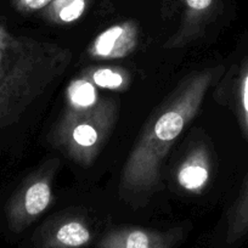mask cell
<instances>
[{
  "label": "cell",
  "mask_w": 248,
  "mask_h": 248,
  "mask_svg": "<svg viewBox=\"0 0 248 248\" xmlns=\"http://www.w3.org/2000/svg\"><path fill=\"white\" fill-rule=\"evenodd\" d=\"M72 51L54 43L22 37L0 70V130L10 127L70 67Z\"/></svg>",
  "instance_id": "7a4b0ae2"
},
{
  "label": "cell",
  "mask_w": 248,
  "mask_h": 248,
  "mask_svg": "<svg viewBox=\"0 0 248 248\" xmlns=\"http://www.w3.org/2000/svg\"><path fill=\"white\" fill-rule=\"evenodd\" d=\"M82 75L85 76L95 87L113 92L127 90L132 82L129 72L117 66H94L83 71Z\"/></svg>",
  "instance_id": "7c38bea8"
},
{
  "label": "cell",
  "mask_w": 248,
  "mask_h": 248,
  "mask_svg": "<svg viewBox=\"0 0 248 248\" xmlns=\"http://www.w3.org/2000/svg\"><path fill=\"white\" fill-rule=\"evenodd\" d=\"M54 0H11L14 10L17 13L28 15V14L42 13Z\"/></svg>",
  "instance_id": "2e32d148"
},
{
  "label": "cell",
  "mask_w": 248,
  "mask_h": 248,
  "mask_svg": "<svg viewBox=\"0 0 248 248\" xmlns=\"http://www.w3.org/2000/svg\"><path fill=\"white\" fill-rule=\"evenodd\" d=\"M248 236V178L240 196L231 207L226 220L225 242L233 246Z\"/></svg>",
  "instance_id": "30bf717a"
},
{
  "label": "cell",
  "mask_w": 248,
  "mask_h": 248,
  "mask_svg": "<svg viewBox=\"0 0 248 248\" xmlns=\"http://www.w3.org/2000/svg\"><path fill=\"white\" fill-rule=\"evenodd\" d=\"M212 159L208 147L199 144L192 147L179 166L178 184L184 190L199 194L206 187L211 178Z\"/></svg>",
  "instance_id": "9c48e42d"
},
{
  "label": "cell",
  "mask_w": 248,
  "mask_h": 248,
  "mask_svg": "<svg viewBox=\"0 0 248 248\" xmlns=\"http://www.w3.org/2000/svg\"><path fill=\"white\" fill-rule=\"evenodd\" d=\"M139 27L134 21H123L109 26L94 38L88 46V55L95 60L128 57L137 49Z\"/></svg>",
  "instance_id": "8992f818"
},
{
  "label": "cell",
  "mask_w": 248,
  "mask_h": 248,
  "mask_svg": "<svg viewBox=\"0 0 248 248\" xmlns=\"http://www.w3.org/2000/svg\"><path fill=\"white\" fill-rule=\"evenodd\" d=\"M185 5L183 22L175 34L164 44L167 49L183 47L196 39L211 18L216 0H183Z\"/></svg>",
  "instance_id": "ba28073f"
},
{
  "label": "cell",
  "mask_w": 248,
  "mask_h": 248,
  "mask_svg": "<svg viewBox=\"0 0 248 248\" xmlns=\"http://www.w3.org/2000/svg\"><path fill=\"white\" fill-rule=\"evenodd\" d=\"M180 233L139 226H121L102 236L97 248H173Z\"/></svg>",
  "instance_id": "52a82bcc"
},
{
  "label": "cell",
  "mask_w": 248,
  "mask_h": 248,
  "mask_svg": "<svg viewBox=\"0 0 248 248\" xmlns=\"http://www.w3.org/2000/svg\"><path fill=\"white\" fill-rule=\"evenodd\" d=\"M235 108L248 141V55L242 60L235 78Z\"/></svg>",
  "instance_id": "5bb4252c"
},
{
  "label": "cell",
  "mask_w": 248,
  "mask_h": 248,
  "mask_svg": "<svg viewBox=\"0 0 248 248\" xmlns=\"http://www.w3.org/2000/svg\"><path fill=\"white\" fill-rule=\"evenodd\" d=\"M22 37L15 35L6 25L0 22V70L13 59L21 44Z\"/></svg>",
  "instance_id": "9a60e30c"
},
{
  "label": "cell",
  "mask_w": 248,
  "mask_h": 248,
  "mask_svg": "<svg viewBox=\"0 0 248 248\" xmlns=\"http://www.w3.org/2000/svg\"><path fill=\"white\" fill-rule=\"evenodd\" d=\"M92 0H54L42 16L47 22L57 26H66L79 20L89 8Z\"/></svg>",
  "instance_id": "4fadbf2b"
},
{
  "label": "cell",
  "mask_w": 248,
  "mask_h": 248,
  "mask_svg": "<svg viewBox=\"0 0 248 248\" xmlns=\"http://www.w3.org/2000/svg\"><path fill=\"white\" fill-rule=\"evenodd\" d=\"M92 240L89 225L78 217H61L47 221L34 235L37 248H84Z\"/></svg>",
  "instance_id": "5b68a950"
},
{
  "label": "cell",
  "mask_w": 248,
  "mask_h": 248,
  "mask_svg": "<svg viewBox=\"0 0 248 248\" xmlns=\"http://www.w3.org/2000/svg\"><path fill=\"white\" fill-rule=\"evenodd\" d=\"M117 119V104L101 99L83 112H63L52 133V142L73 162L89 167L104 149Z\"/></svg>",
  "instance_id": "3957f363"
},
{
  "label": "cell",
  "mask_w": 248,
  "mask_h": 248,
  "mask_svg": "<svg viewBox=\"0 0 248 248\" xmlns=\"http://www.w3.org/2000/svg\"><path fill=\"white\" fill-rule=\"evenodd\" d=\"M56 163L52 162L30 176L10 197L5 207V217L13 232H22L49 208Z\"/></svg>",
  "instance_id": "277c9868"
},
{
  "label": "cell",
  "mask_w": 248,
  "mask_h": 248,
  "mask_svg": "<svg viewBox=\"0 0 248 248\" xmlns=\"http://www.w3.org/2000/svg\"><path fill=\"white\" fill-rule=\"evenodd\" d=\"M223 72L221 65L194 72L152 113L122 169V199L132 202L144 200L155 191L167 155L186 125L199 113L207 93Z\"/></svg>",
  "instance_id": "6da1fadb"
},
{
  "label": "cell",
  "mask_w": 248,
  "mask_h": 248,
  "mask_svg": "<svg viewBox=\"0 0 248 248\" xmlns=\"http://www.w3.org/2000/svg\"><path fill=\"white\" fill-rule=\"evenodd\" d=\"M97 87L80 75L68 84L66 90V112H83L100 101Z\"/></svg>",
  "instance_id": "8fae6325"
}]
</instances>
